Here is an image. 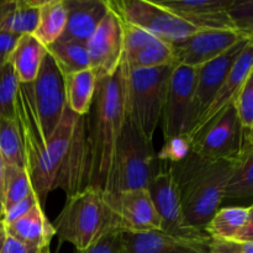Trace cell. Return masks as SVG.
Returning <instances> with one entry per match:
<instances>
[{"mask_svg":"<svg viewBox=\"0 0 253 253\" xmlns=\"http://www.w3.org/2000/svg\"><path fill=\"white\" fill-rule=\"evenodd\" d=\"M32 193H34V188H32L31 178L26 168L5 165V210L24 200Z\"/></svg>","mask_w":253,"mask_h":253,"instance_id":"cell-31","label":"cell"},{"mask_svg":"<svg viewBox=\"0 0 253 253\" xmlns=\"http://www.w3.org/2000/svg\"><path fill=\"white\" fill-rule=\"evenodd\" d=\"M105 198L114 212L119 231L162 230V221L147 189L127 190L115 195L105 194Z\"/></svg>","mask_w":253,"mask_h":253,"instance_id":"cell-15","label":"cell"},{"mask_svg":"<svg viewBox=\"0 0 253 253\" xmlns=\"http://www.w3.org/2000/svg\"><path fill=\"white\" fill-rule=\"evenodd\" d=\"M232 242L237 244H246V242H253V205L250 207V215L246 225L241 229V231L237 234Z\"/></svg>","mask_w":253,"mask_h":253,"instance_id":"cell-40","label":"cell"},{"mask_svg":"<svg viewBox=\"0 0 253 253\" xmlns=\"http://www.w3.org/2000/svg\"><path fill=\"white\" fill-rule=\"evenodd\" d=\"M48 249V247H47ZM46 249L27 246L10 236L5 229L4 222L0 220V253H43Z\"/></svg>","mask_w":253,"mask_h":253,"instance_id":"cell-36","label":"cell"},{"mask_svg":"<svg viewBox=\"0 0 253 253\" xmlns=\"http://www.w3.org/2000/svg\"><path fill=\"white\" fill-rule=\"evenodd\" d=\"M158 161L152 141L126 116L103 192L106 195H115L127 190L147 189L161 167Z\"/></svg>","mask_w":253,"mask_h":253,"instance_id":"cell-5","label":"cell"},{"mask_svg":"<svg viewBox=\"0 0 253 253\" xmlns=\"http://www.w3.org/2000/svg\"><path fill=\"white\" fill-rule=\"evenodd\" d=\"M127 64L123 58L114 74L96 82L88 120V185L104 190L114 153L126 121L125 82Z\"/></svg>","mask_w":253,"mask_h":253,"instance_id":"cell-1","label":"cell"},{"mask_svg":"<svg viewBox=\"0 0 253 253\" xmlns=\"http://www.w3.org/2000/svg\"><path fill=\"white\" fill-rule=\"evenodd\" d=\"M4 194H5V163L0 153V220L4 217Z\"/></svg>","mask_w":253,"mask_h":253,"instance_id":"cell-41","label":"cell"},{"mask_svg":"<svg viewBox=\"0 0 253 253\" xmlns=\"http://www.w3.org/2000/svg\"><path fill=\"white\" fill-rule=\"evenodd\" d=\"M251 37H245L241 41L237 42L235 46H232L229 51L225 52L224 54L198 68L194 93H193L192 104H190L187 123H185L184 135H183L184 137L188 138L194 132L203 114L210 105L219 89L221 88L230 69L232 68L234 63L239 58L241 52L244 51L246 44L250 42Z\"/></svg>","mask_w":253,"mask_h":253,"instance_id":"cell-11","label":"cell"},{"mask_svg":"<svg viewBox=\"0 0 253 253\" xmlns=\"http://www.w3.org/2000/svg\"><path fill=\"white\" fill-rule=\"evenodd\" d=\"M95 73L89 69L64 76L67 108L79 116H86L90 111L96 89Z\"/></svg>","mask_w":253,"mask_h":253,"instance_id":"cell-25","label":"cell"},{"mask_svg":"<svg viewBox=\"0 0 253 253\" xmlns=\"http://www.w3.org/2000/svg\"><path fill=\"white\" fill-rule=\"evenodd\" d=\"M109 6L124 22L137 26L169 44L185 41L197 30L151 0H108Z\"/></svg>","mask_w":253,"mask_h":253,"instance_id":"cell-9","label":"cell"},{"mask_svg":"<svg viewBox=\"0 0 253 253\" xmlns=\"http://www.w3.org/2000/svg\"><path fill=\"white\" fill-rule=\"evenodd\" d=\"M245 36L236 30H199L185 41L173 44L175 64L199 68L229 51Z\"/></svg>","mask_w":253,"mask_h":253,"instance_id":"cell-16","label":"cell"},{"mask_svg":"<svg viewBox=\"0 0 253 253\" xmlns=\"http://www.w3.org/2000/svg\"><path fill=\"white\" fill-rule=\"evenodd\" d=\"M175 64L128 69L125 82V109L128 120L150 141L162 119L170 74Z\"/></svg>","mask_w":253,"mask_h":253,"instance_id":"cell-6","label":"cell"},{"mask_svg":"<svg viewBox=\"0 0 253 253\" xmlns=\"http://www.w3.org/2000/svg\"><path fill=\"white\" fill-rule=\"evenodd\" d=\"M198 68L175 64L170 74L162 111L165 142L184 135Z\"/></svg>","mask_w":253,"mask_h":253,"instance_id":"cell-13","label":"cell"},{"mask_svg":"<svg viewBox=\"0 0 253 253\" xmlns=\"http://www.w3.org/2000/svg\"><path fill=\"white\" fill-rule=\"evenodd\" d=\"M19 84L10 62L0 67V119L15 118V100Z\"/></svg>","mask_w":253,"mask_h":253,"instance_id":"cell-32","label":"cell"},{"mask_svg":"<svg viewBox=\"0 0 253 253\" xmlns=\"http://www.w3.org/2000/svg\"><path fill=\"white\" fill-rule=\"evenodd\" d=\"M42 0L0 1V32L34 35Z\"/></svg>","mask_w":253,"mask_h":253,"instance_id":"cell-23","label":"cell"},{"mask_svg":"<svg viewBox=\"0 0 253 253\" xmlns=\"http://www.w3.org/2000/svg\"><path fill=\"white\" fill-rule=\"evenodd\" d=\"M0 153L6 166L26 168L25 151L16 119H0Z\"/></svg>","mask_w":253,"mask_h":253,"instance_id":"cell-30","label":"cell"},{"mask_svg":"<svg viewBox=\"0 0 253 253\" xmlns=\"http://www.w3.org/2000/svg\"><path fill=\"white\" fill-rule=\"evenodd\" d=\"M61 242L83 251L109 231H119L113 210L101 189L85 187L67 197L66 204L52 222Z\"/></svg>","mask_w":253,"mask_h":253,"instance_id":"cell-4","label":"cell"},{"mask_svg":"<svg viewBox=\"0 0 253 253\" xmlns=\"http://www.w3.org/2000/svg\"><path fill=\"white\" fill-rule=\"evenodd\" d=\"M74 253H125V249L121 239V231H109L94 242L90 247L83 251H77Z\"/></svg>","mask_w":253,"mask_h":253,"instance_id":"cell-35","label":"cell"},{"mask_svg":"<svg viewBox=\"0 0 253 253\" xmlns=\"http://www.w3.org/2000/svg\"><path fill=\"white\" fill-rule=\"evenodd\" d=\"M170 165L185 219L190 226L204 230L224 202L235 161H212L190 152Z\"/></svg>","mask_w":253,"mask_h":253,"instance_id":"cell-2","label":"cell"},{"mask_svg":"<svg viewBox=\"0 0 253 253\" xmlns=\"http://www.w3.org/2000/svg\"><path fill=\"white\" fill-rule=\"evenodd\" d=\"M156 2L197 30H236L229 16L234 0H156Z\"/></svg>","mask_w":253,"mask_h":253,"instance_id":"cell-19","label":"cell"},{"mask_svg":"<svg viewBox=\"0 0 253 253\" xmlns=\"http://www.w3.org/2000/svg\"><path fill=\"white\" fill-rule=\"evenodd\" d=\"M31 86L32 100L46 140L56 130L67 108L64 76L47 52Z\"/></svg>","mask_w":253,"mask_h":253,"instance_id":"cell-10","label":"cell"},{"mask_svg":"<svg viewBox=\"0 0 253 253\" xmlns=\"http://www.w3.org/2000/svg\"><path fill=\"white\" fill-rule=\"evenodd\" d=\"M229 16L237 31L253 36V0H234Z\"/></svg>","mask_w":253,"mask_h":253,"instance_id":"cell-34","label":"cell"},{"mask_svg":"<svg viewBox=\"0 0 253 253\" xmlns=\"http://www.w3.org/2000/svg\"><path fill=\"white\" fill-rule=\"evenodd\" d=\"M67 24L59 40L86 43L110 11L108 0H63Z\"/></svg>","mask_w":253,"mask_h":253,"instance_id":"cell-20","label":"cell"},{"mask_svg":"<svg viewBox=\"0 0 253 253\" xmlns=\"http://www.w3.org/2000/svg\"><path fill=\"white\" fill-rule=\"evenodd\" d=\"M46 48L63 76L90 68L86 43L58 40L48 44Z\"/></svg>","mask_w":253,"mask_h":253,"instance_id":"cell-28","label":"cell"},{"mask_svg":"<svg viewBox=\"0 0 253 253\" xmlns=\"http://www.w3.org/2000/svg\"><path fill=\"white\" fill-rule=\"evenodd\" d=\"M15 119L24 145L26 169L34 192L43 208L47 195L54 187L47 157V140L40 125L30 84H19L15 100Z\"/></svg>","mask_w":253,"mask_h":253,"instance_id":"cell-7","label":"cell"},{"mask_svg":"<svg viewBox=\"0 0 253 253\" xmlns=\"http://www.w3.org/2000/svg\"><path fill=\"white\" fill-rule=\"evenodd\" d=\"M47 157L54 189L67 197L88 185V120L68 108L51 137L47 140Z\"/></svg>","mask_w":253,"mask_h":253,"instance_id":"cell-3","label":"cell"},{"mask_svg":"<svg viewBox=\"0 0 253 253\" xmlns=\"http://www.w3.org/2000/svg\"><path fill=\"white\" fill-rule=\"evenodd\" d=\"M43 253H51V251H49V247H48V249H46V250H44Z\"/></svg>","mask_w":253,"mask_h":253,"instance_id":"cell-44","label":"cell"},{"mask_svg":"<svg viewBox=\"0 0 253 253\" xmlns=\"http://www.w3.org/2000/svg\"><path fill=\"white\" fill-rule=\"evenodd\" d=\"M4 225L10 236L27 246L41 250L49 247L51 240L56 236L53 225L44 215L41 204H37L16 221Z\"/></svg>","mask_w":253,"mask_h":253,"instance_id":"cell-22","label":"cell"},{"mask_svg":"<svg viewBox=\"0 0 253 253\" xmlns=\"http://www.w3.org/2000/svg\"><path fill=\"white\" fill-rule=\"evenodd\" d=\"M125 253H207L211 237L174 236L162 230L121 232Z\"/></svg>","mask_w":253,"mask_h":253,"instance_id":"cell-18","label":"cell"},{"mask_svg":"<svg viewBox=\"0 0 253 253\" xmlns=\"http://www.w3.org/2000/svg\"><path fill=\"white\" fill-rule=\"evenodd\" d=\"M90 69L96 79L110 77L120 67L124 58L123 21L110 7L90 39L86 42Z\"/></svg>","mask_w":253,"mask_h":253,"instance_id":"cell-14","label":"cell"},{"mask_svg":"<svg viewBox=\"0 0 253 253\" xmlns=\"http://www.w3.org/2000/svg\"><path fill=\"white\" fill-rule=\"evenodd\" d=\"M252 69H253V36L251 37L249 43L246 44L244 51L241 52L239 58L236 59V62L234 63L232 68L230 69L229 74H227L226 79H225V82L222 83L221 88L219 89L216 95L214 96V99H212V101L210 103V105L208 106V109L205 110V113L203 114L202 119H200L199 123H198L194 132L199 130L202 126H204L205 124L211 121L214 118H216V116L219 115L221 111H224L227 106L235 103L240 90H241V88L244 86L245 82H246L247 77L250 76Z\"/></svg>","mask_w":253,"mask_h":253,"instance_id":"cell-21","label":"cell"},{"mask_svg":"<svg viewBox=\"0 0 253 253\" xmlns=\"http://www.w3.org/2000/svg\"><path fill=\"white\" fill-rule=\"evenodd\" d=\"M190 152L212 161H235L247 146V135L234 104L195 131L189 138Z\"/></svg>","mask_w":253,"mask_h":253,"instance_id":"cell-8","label":"cell"},{"mask_svg":"<svg viewBox=\"0 0 253 253\" xmlns=\"http://www.w3.org/2000/svg\"><path fill=\"white\" fill-rule=\"evenodd\" d=\"M247 145H253V128L251 130V132L247 135Z\"/></svg>","mask_w":253,"mask_h":253,"instance_id":"cell-43","label":"cell"},{"mask_svg":"<svg viewBox=\"0 0 253 253\" xmlns=\"http://www.w3.org/2000/svg\"><path fill=\"white\" fill-rule=\"evenodd\" d=\"M251 197H253V145H247L235 160L224 200H241Z\"/></svg>","mask_w":253,"mask_h":253,"instance_id":"cell-29","label":"cell"},{"mask_svg":"<svg viewBox=\"0 0 253 253\" xmlns=\"http://www.w3.org/2000/svg\"><path fill=\"white\" fill-rule=\"evenodd\" d=\"M47 48L34 35H22L12 52V64L20 84H31L39 74Z\"/></svg>","mask_w":253,"mask_h":253,"instance_id":"cell-24","label":"cell"},{"mask_svg":"<svg viewBox=\"0 0 253 253\" xmlns=\"http://www.w3.org/2000/svg\"><path fill=\"white\" fill-rule=\"evenodd\" d=\"M21 36L22 35L11 32H0V67L9 63L17 41Z\"/></svg>","mask_w":253,"mask_h":253,"instance_id":"cell-38","label":"cell"},{"mask_svg":"<svg viewBox=\"0 0 253 253\" xmlns=\"http://www.w3.org/2000/svg\"><path fill=\"white\" fill-rule=\"evenodd\" d=\"M241 125L249 135L253 128V69L234 103Z\"/></svg>","mask_w":253,"mask_h":253,"instance_id":"cell-33","label":"cell"},{"mask_svg":"<svg viewBox=\"0 0 253 253\" xmlns=\"http://www.w3.org/2000/svg\"><path fill=\"white\" fill-rule=\"evenodd\" d=\"M147 190L162 221V231L183 237L207 236L204 230L190 226L185 219L177 180L170 163L166 162V166L160 167Z\"/></svg>","mask_w":253,"mask_h":253,"instance_id":"cell-12","label":"cell"},{"mask_svg":"<svg viewBox=\"0 0 253 253\" xmlns=\"http://www.w3.org/2000/svg\"><path fill=\"white\" fill-rule=\"evenodd\" d=\"M249 215L250 207L220 208L212 219L208 222L204 231L212 240L232 242L246 225Z\"/></svg>","mask_w":253,"mask_h":253,"instance_id":"cell-27","label":"cell"},{"mask_svg":"<svg viewBox=\"0 0 253 253\" xmlns=\"http://www.w3.org/2000/svg\"><path fill=\"white\" fill-rule=\"evenodd\" d=\"M207 253H240V247L237 242L211 240Z\"/></svg>","mask_w":253,"mask_h":253,"instance_id":"cell-39","label":"cell"},{"mask_svg":"<svg viewBox=\"0 0 253 253\" xmlns=\"http://www.w3.org/2000/svg\"><path fill=\"white\" fill-rule=\"evenodd\" d=\"M66 24L67 9L63 0H42L34 36L47 47L61 39Z\"/></svg>","mask_w":253,"mask_h":253,"instance_id":"cell-26","label":"cell"},{"mask_svg":"<svg viewBox=\"0 0 253 253\" xmlns=\"http://www.w3.org/2000/svg\"><path fill=\"white\" fill-rule=\"evenodd\" d=\"M240 253H253V242L239 244Z\"/></svg>","mask_w":253,"mask_h":253,"instance_id":"cell-42","label":"cell"},{"mask_svg":"<svg viewBox=\"0 0 253 253\" xmlns=\"http://www.w3.org/2000/svg\"><path fill=\"white\" fill-rule=\"evenodd\" d=\"M123 27L124 59L128 69L156 68L175 64L172 44L127 22L123 21Z\"/></svg>","mask_w":253,"mask_h":253,"instance_id":"cell-17","label":"cell"},{"mask_svg":"<svg viewBox=\"0 0 253 253\" xmlns=\"http://www.w3.org/2000/svg\"><path fill=\"white\" fill-rule=\"evenodd\" d=\"M37 204H40V200L37 198L36 193H32L31 195H29L27 198H25L21 202L16 203L15 205H12L11 208H9L7 210H5L4 217H2L1 221L4 224H10V222L16 221L17 219H20L21 216H24L25 214L30 211L34 207H36Z\"/></svg>","mask_w":253,"mask_h":253,"instance_id":"cell-37","label":"cell"}]
</instances>
